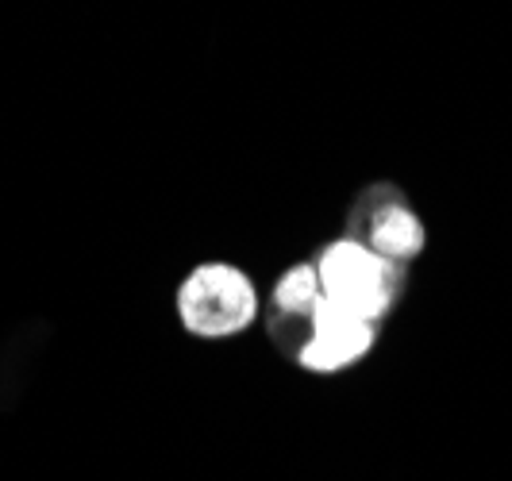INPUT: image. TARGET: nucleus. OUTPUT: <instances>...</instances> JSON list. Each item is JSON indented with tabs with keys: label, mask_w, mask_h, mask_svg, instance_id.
Segmentation results:
<instances>
[{
	"label": "nucleus",
	"mask_w": 512,
	"mask_h": 481,
	"mask_svg": "<svg viewBox=\"0 0 512 481\" xmlns=\"http://www.w3.org/2000/svg\"><path fill=\"white\" fill-rule=\"evenodd\" d=\"M320 304H324V285L316 274V262H297L274 281L266 301V335L289 362L305 347Z\"/></svg>",
	"instance_id": "nucleus-5"
},
{
	"label": "nucleus",
	"mask_w": 512,
	"mask_h": 481,
	"mask_svg": "<svg viewBox=\"0 0 512 481\" xmlns=\"http://www.w3.org/2000/svg\"><path fill=\"white\" fill-rule=\"evenodd\" d=\"M316 274H320L328 301L343 304L355 316L374 320V324H382L401 304L405 285H409V266L389 262L351 235H339L316 254Z\"/></svg>",
	"instance_id": "nucleus-1"
},
{
	"label": "nucleus",
	"mask_w": 512,
	"mask_h": 481,
	"mask_svg": "<svg viewBox=\"0 0 512 481\" xmlns=\"http://www.w3.org/2000/svg\"><path fill=\"white\" fill-rule=\"evenodd\" d=\"M347 235L397 266L416 262L428 247V228L397 185H366L351 208Z\"/></svg>",
	"instance_id": "nucleus-3"
},
{
	"label": "nucleus",
	"mask_w": 512,
	"mask_h": 481,
	"mask_svg": "<svg viewBox=\"0 0 512 481\" xmlns=\"http://www.w3.org/2000/svg\"><path fill=\"white\" fill-rule=\"evenodd\" d=\"M378 328L374 320H362L351 308L335 304L324 297L316 320H312V331H308L305 347L297 351V366L308 370V374H320V378H332V374H343L351 366H359L362 358L378 347Z\"/></svg>",
	"instance_id": "nucleus-4"
},
{
	"label": "nucleus",
	"mask_w": 512,
	"mask_h": 481,
	"mask_svg": "<svg viewBox=\"0 0 512 481\" xmlns=\"http://www.w3.org/2000/svg\"><path fill=\"white\" fill-rule=\"evenodd\" d=\"M181 328L197 339H235L258 320V289L235 262H201L178 285Z\"/></svg>",
	"instance_id": "nucleus-2"
}]
</instances>
